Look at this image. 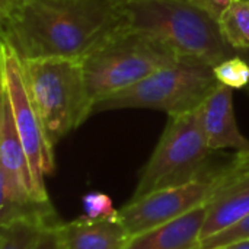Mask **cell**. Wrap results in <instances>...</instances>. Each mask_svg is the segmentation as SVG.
Returning a JSON list of instances; mask_svg holds the SVG:
<instances>
[{
	"label": "cell",
	"instance_id": "18",
	"mask_svg": "<svg viewBox=\"0 0 249 249\" xmlns=\"http://www.w3.org/2000/svg\"><path fill=\"white\" fill-rule=\"evenodd\" d=\"M83 217L88 220H107L118 217V210L114 207L112 200L99 191H92L82 198Z\"/></svg>",
	"mask_w": 249,
	"mask_h": 249
},
{
	"label": "cell",
	"instance_id": "14",
	"mask_svg": "<svg viewBox=\"0 0 249 249\" xmlns=\"http://www.w3.org/2000/svg\"><path fill=\"white\" fill-rule=\"evenodd\" d=\"M0 171L9 174L16 181H19L28 191L42 198L36 191L29 159L26 156L16 128L12 104L7 90L3 86L0 90Z\"/></svg>",
	"mask_w": 249,
	"mask_h": 249
},
{
	"label": "cell",
	"instance_id": "26",
	"mask_svg": "<svg viewBox=\"0 0 249 249\" xmlns=\"http://www.w3.org/2000/svg\"><path fill=\"white\" fill-rule=\"evenodd\" d=\"M214 249H223V248H214Z\"/></svg>",
	"mask_w": 249,
	"mask_h": 249
},
{
	"label": "cell",
	"instance_id": "22",
	"mask_svg": "<svg viewBox=\"0 0 249 249\" xmlns=\"http://www.w3.org/2000/svg\"><path fill=\"white\" fill-rule=\"evenodd\" d=\"M223 249H249V239L233 242V244H231V245L225 247Z\"/></svg>",
	"mask_w": 249,
	"mask_h": 249
},
{
	"label": "cell",
	"instance_id": "9",
	"mask_svg": "<svg viewBox=\"0 0 249 249\" xmlns=\"http://www.w3.org/2000/svg\"><path fill=\"white\" fill-rule=\"evenodd\" d=\"M207 214L203 228V241L241 222L249 214V160L236 155L231 168L206 203Z\"/></svg>",
	"mask_w": 249,
	"mask_h": 249
},
{
	"label": "cell",
	"instance_id": "19",
	"mask_svg": "<svg viewBox=\"0 0 249 249\" xmlns=\"http://www.w3.org/2000/svg\"><path fill=\"white\" fill-rule=\"evenodd\" d=\"M249 239V214L247 217H244L241 222L235 223L233 226L225 229L223 232L207 238L203 241V249H214V248H225L233 242L238 241H245Z\"/></svg>",
	"mask_w": 249,
	"mask_h": 249
},
{
	"label": "cell",
	"instance_id": "3",
	"mask_svg": "<svg viewBox=\"0 0 249 249\" xmlns=\"http://www.w3.org/2000/svg\"><path fill=\"white\" fill-rule=\"evenodd\" d=\"M200 117L193 112L171 115L168 124L142 174L131 200L155 191L197 181H213L225 174L232 162L216 168Z\"/></svg>",
	"mask_w": 249,
	"mask_h": 249
},
{
	"label": "cell",
	"instance_id": "8",
	"mask_svg": "<svg viewBox=\"0 0 249 249\" xmlns=\"http://www.w3.org/2000/svg\"><path fill=\"white\" fill-rule=\"evenodd\" d=\"M219 178L165 188L139 200H130L118 210V217L131 238L159 228L206 204Z\"/></svg>",
	"mask_w": 249,
	"mask_h": 249
},
{
	"label": "cell",
	"instance_id": "1",
	"mask_svg": "<svg viewBox=\"0 0 249 249\" xmlns=\"http://www.w3.org/2000/svg\"><path fill=\"white\" fill-rule=\"evenodd\" d=\"M1 42L23 58L83 61L124 25L109 0H25L0 12Z\"/></svg>",
	"mask_w": 249,
	"mask_h": 249
},
{
	"label": "cell",
	"instance_id": "7",
	"mask_svg": "<svg viewBox=\"0 0 249 249\" xmlns=\"http://www.w3.org/2000/svg\"><path fill=\"white\" fill-rule=\"evenodd\" d=\"M1 86L7 90L16 128L29 159L36 191L42 198H50L45 178L54 172V147L48 143L42 124L25 88L20 61L16 53L1 42Z\"/></svg>",
	"mask_w": 249,
	"mask_h": 249
},
{
	"label": "cell",
	"instance_id": "2",
	"mask_svg": "<svg viewBox=\"0 0 249 249\" xmlns=\"http://www.w3.org/2000/svg\"><path fill=\"white\" fill-rule=\"evenodd\" d=\"M120 9L124 25L155 38L178 60L214 67L239 54L225 39L219 20L193 0H136Z\"/></svg>",
	"mask_w": 249,
	"mask_h": 249
},
{
	"label": "cell",
	"instance_id": "16",
	"mask_svg": "<svg viewBox=\"0 0 249 249\" xmlns=\"http://www.w3.org/2000/svg\"><path fill=\"white\" fill-rule=\"evenodd\" d=\"M50 229L31 220H15L0 226V249H35L42 233Z\"/></svg>",
	"mask_w": 249,
	"mask_h": 249
},
{
	"label": "cell",
	"instance_id": "11",
	"mask_svg": "<svg viewBox=\"0 0 249 249\" xmlns=\"http://www.w3.org/2000/svg\"><path fill=\"white\" fill-rule=\"evenodd\" d=\"M206 214L203 204L174 222L133 236L124 249H203Z\"/></svg>",
	"mask_w": 249,
	"mask_h": 249
},
{
	"label": "cell",
	"instance_id": "24",
	"mask_svg": "<svg viewBox=\"0 0 249 249\" xmlns=\"http://www.w3.org/2000/svg\"><path fill=\"white\" fill-rule=\"evenodd\" d=\"M111 3L117 4V6H123V4H127V3H131V1H136V0H109ZM196 3H198V0H193Z\"/></svg>",
	"mask_w": 249,
	"mask_h": 249
},
{
	"label": "cell",
	"instance_id": "10",
	"mask_svg": "<svg viewBox=\"0 0 249 249\" xmlns=\"http://www.w3.org/2000/svg\"><path fill=\"white\" fill-rule=\"evenodd\" d=\"M200 117L212 150L232 149L236 155H248L249 139L241 133L238 127L233 111L232 88L219 83L200 107Z\"/></svg>",
	"mask_w": 249,
	"mask_h": 249
},
{
	"label": "cell",
	"instance_id": "5",
	"mask_svg": "<svg viewBox=\"0 0 249 249\" xmlns=\"http://www.w3.org/2000/svg\"><path fill=\"white\" fill-rule=\"evenodd\" d=\"M178 58L155 38L123 25L82 63L92 111L98 101L134 86Z\"/></svg>",
	"mask_w": 249,
	"mask_h": 249
},
{
	"label": "cell",
	"instance_id": "4",
	"mask_svg": "<svg viewBox=\"0 0 249 249\" xmlns=\"http://www.w3.org/2000/svg\"><path fill=\"white\" fill-rule=\"evenodd\" d=\"M19 61L32 107L48 143L54 147L92 115L83 63L67 58H19Z\"/></svg>",
	"mask_w": 249,
	"mask_h": 249
},
{
	"label": "cell",
	"instance_id": "27",
	"mask_svg": "<svg viewBox=\"0 0 249 249\" xmlns=\"http://www.w3.org/2000/svg\"><path fill=\"white\" fill-rule=\"evenodd\" d=\"M247 1H248V3H249V0H247Z\"/></svg>",
	"mask_w": 249,
	"mask_h": 249
},
{
	"label": "cell",
	"instance_id": "13",
	"mask_svg": "<svg viewBox=\"0 0 249 249\" xmlns=\"http://www.w3.org/2000/svg\"><path fill=\"white\" fill-rule=\"evenodd\" d=\"M15 220H31L47 228L61 223L50 200L36 197L13 177L0 171V226Z\"/></svg>",
	"mask_w": 249,
	"mask_h": 249
},
{
	"label": "cell",
	"instance_id": "6",
	"mask_svg": "<svg viewBox=\"0 0 249 249\" xmlns=\"http://www.w3.org/2000/svg\"><path fill=\"white\" fill-rule=\"evenodd\" d=\"M219 86L213 67L178 60L142 82L98 101L92 115L115 109H155L171 115L197 111Z\"/></svg>",
	"mask_w": 249,
	"mask_h": 249
},
{
	"label": "cell",
	"instance_id": "23",
	"mask_svg": "<svg viewBox=\"0 0 249 249\" xmlns=\"http://www.w3.org/2000/svg\"><path fill=\"white\" fill-rule=\"evenodd\" d=\"M22 1H25V0H0V12H4L9 7L18 4V3H22Z\"/></svg>",
	"mask_w": 249,
	"mask_h": 249
},
{
	"label": "cell",
	"instance_id": "20",
	"mask_svg": "<svg viewBox=\"0 0 249 249\" xmlns=\"http://www.w3.org/2000/svg\"><path fill=\"white\" fill-rule=\"evenodd\" d=\"M233 1L235 0H198V4L219 20L225 15V12L232 6Z\"/></svg>",
	"mask_w": 249,
	"mask_h": 249
},
{
	"label": "cell",
	"instance_id": "25",
	"mask_svg": "<svg viewBox=\"0 0 249 249\" xmlns=\"http://www.w3.org/2000/svg\"><path fill=\"white\" fill-rule=\"evenodd\" d=\"M241 156H244V158H245L247 160H249V153H248V155H241Z\"/></svg>",
	"mask_w": 249,
	"mask_h": 249
},
{
	"label": "cell",
	"instance_id": "17",
	"mask_svg": "<svg viewBox=\"0 0 249 249\" xmlns=\"http://www.w3.org/2000/svg\"><path fill=\"white\" fill-rule=\"evenodd\" d=\"M214 76L219 83L232 89H242L249 85V63L236 54L213 67Z\"/></svg>",
	"mask_w": 249,
	"mask_h": 249
},
{
	"label": "cell",
	"instance_id": "15",
	"mask_svg": "<svg viewBox=\"0 0 249 249\" xmlns=\"http://www.w3.org/2000/svg\"><path fill=\"white\" fill-rule=\"evenodd\" d=\"M222 34L228 44L238 53H249V3L235 0L219 19Z\"/></svg>",
	"mask_w": 249,
	"mask_h": 249
},
{
	"label": "cell",
	"instance_id": "21",
	"mask_svg": "<svg viewBox=\"0 0 249 249\" xmlns=\"http://www.w3.org/2000/svg\"><path fill=\"white\" fill-rule=\"evenodd\" d=\"M55 228H50L42 233V236H41V239H39L35 249H63L61 244H60V239L57 236Z\"/></svg>",
	"mask_w": 249,
	"mask_h": 249
},
{
	"label": "cell",
	"instance_id": "12",
	"mask_svg": "<svg viewBox=\"0 0 249 249\" xmlns=\"http://www.w3.org/2000/svg\"><path fill=\"white\" fill-rule=\"evenodd\" d=\"M63 249H124L131 236L120 217L88 220L83 216L55 228Z\"/></svg>",
	"mask_w": 249,
	"mask_h": 249
}]
</instances>
